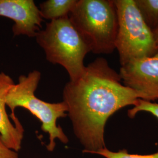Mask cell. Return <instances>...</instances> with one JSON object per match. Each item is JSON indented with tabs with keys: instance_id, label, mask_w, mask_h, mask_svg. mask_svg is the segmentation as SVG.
<instances>
[{
	"instance_id": "cell-14",
	"label": "cell",
	"mask_w": 158,
	"mask_h": 158,
	"mask_svg": "<svg viewBox=\"0 0 158 158\" xmlns=\"http://www.w3.org/2000/svg\"><path fill=\"white\" fill-rule=\"evenodd\" d=\"M153 33L154 38H155V42H156V44L158 51V28L155 29V30H153Z\"/></svg>"
},
{
	"instance_id": "cell-8",
	"label": "cell",
	"mask_w": 158,
	"mask_h": 158,
	"mask_svg": "<svg viewBox=\"0 0 158 158\" xmlns=\"http://www.w3.org/2000/svg\"><path fill=\"white\" fill-rule=\"evenodd\" d=\"M15 84L8 74L0 72V139L9 149L18 152L22 147L24 129L21 123H12L6 110V96Z\"/></svg>"
},
{
	"instance_id": "cell-5",
	"label": "cell",
	"mask_w": 158,
	"mask_h": 158,
	"mask_svg": "<svg viewBox=\"0 0 158 158\" xmlns=\"http://www.w3.org/2000/svg\"><path fill=\"white\" fill-rule=\"evenodd\" d=\"M114 2L118 22L115 45L121 66L156 55L158 51L153 31L143 18L135 0Z\"/></svg>"
},
{
	"instance_id": "cell-7",
	"label": "cell",
	"mask_w": 158,
	"mask_h": 158,
	"mask_svg": "<svg viewBox=\"0 0 158 158\" xmlns=\"http://www.w3.org/2000/svg\"><path fill=\"white\" fill-rule=\"evenodd\" d=\"M0 17L14 22V36L35 37L42 28L43 19L33 0H0Z\"/></svg>"
},
{
	"instance_id": "cell-6",
	"label": "cell",
	"mask_w": 158,
	"mask_h": 158,
	"mask_svg": "<svg viewBox=\"0 0 158 158\" xmlns=\"http://www.w3.org/2000/svg\"><path fill=\"white\" fill-rule=\"evenodd\" d=\"M119 74L124 85L139 94L141 100H158V52L121 66Z\"/></svg>"
},
{
	"instance_id": "cell-1",
	"label": "cell",
	"mask_w": 158,
	"mask_h": 158,
	"mask_svg": "<svg viewBox=\"0 0 158 158\" xmlns=\"http://www.w3.org/2000/svg\"><path fill=\"white\" fill-rule=\"evenodd\" d=\"M139 99L141 96L124 85L118 73L104 57L85 66L79 79L68 82L63 90V102L83 152L92 154L106 147L108 119L120 109L134 106Z\"/></svg>"
},
{
	"instance_id": "cell-11",
	"label": "cell",
	"mask_w": 158,
	"mask_h": 158,
	"mask_svg": "<svg viewBox=\"0 0 158 158\" xmlns=\"http://www.w3.org/2000/svg\"><path fill=\"white\" fill-rule=\"evenodd\" d=\"M92 154L98 155L105 158H158V152L149 155H138L129 153L126 149L114 152L106 147L94 152Z\"/></svg>"
},
{
	"instance_id": "cell-4",
	"label": "cell",
	"mask_w": 158,
	"mask_h": 158,
	"mask_svg": "<svg viewBox=\"0 0 158 158\" xmlns=\"http://www.w3.org/2000/svg\"><path fill=\"white\" fill-rule=\"evenodd\" d=\"M35 38L46 60L64 68L70 81H75L83 74L84 60L90 50L69 17L47 23Z\"/></svg>"
},
{
	"instance_id": "cell-10",
	"label": "cell",
	"mask_w": 158,
	"mask_h": 158,
	"mask_svg": "<svg viewBox=\"0 0 158 158\" xmlns=\"http://www.w3.org/2000/svg\"><path fill=\"white\" fill-rule=\"evenodd\" d=\"M136 6L152 31L158 28V0H135Z\"/></svg>"
},
{
	"instance_id": "cell-9",
	"label": "cell",
	"mask_w": 158,
	"mask_h": 158,
	"mask_svg": "<svg viewBox=\"0 0 158 158\" xmlns=\"http://www.w3.org/2000/svg\"><path fill=\"white\" fill-rule=\"evenodd\" d=\"M77 0H47L40 4V15L50 21L69 17Z\"/></svg>"
},
{
	"instance_id": "cell-12",
	"label": "cell",
	"mask_w": 158,
	"mask_h": 158,
	"mask_svg": "<svg viewBox=\"0 0 158 158\" xmlns=\"http://www.w3.org/2000/svg\"><path fill=\"white\" fill-rule=\"evenodd\" d=\"M140 112L150 113L158 119V103L139 99L134 107L128 110V116L132 118Z\"/></svg>"
},
{
	"instance_id": "cell-13",
	"label": "cell",
	"mask_w": 158,
	"mask_h": 158,
	"mask_svg": "<svg viewBox=\"0 0 158 158\" xmlns=\"http://www.w3.org/2000/svg\"><path fill=\"white\" fill-rule=\"evenodd\" d=\"M0 158H19L17 152L9 149L0 139Z\"/></svg>"
},
{
	"instance_id": "cell-3",
	"label": "cell",
	"mask_w": 158,
	"mask_h": 158,
	"mask_svg": "<svg viewBox=\"0 0 158 158\" xmlns=\"http://www.w3.org/2000/svg\"><path fill=\"white\" fill-rule=\"evenodd\" d=\"M69 18L90 52L112 53L118 22L114 0H77Z\"/></svg>"
},
{
	"instance_id": "cell-2",
	"label": "cell",
	"mask_w": 158,
	"mask_h": 158,
	"mask_svg": "<svg viewBox=\"0 0 158 158\" xmlns=\"http://www.w3.org/2000/svg\"><path fill=\"white\" fill-rule=\"evenodd\" d=\"M41 79V73L34 70L27 76L21 75L18 82L9 90L6 96V104L11 111L10 117L14 124L19 121L15 115V110L18 107L27 110L39 119L41 130L49 135V142L46 149L53 152L56 147V140L63 144L69 141L62 128L57 124L58 119L66 117L68 108L64 102L51 103L38 98L35 94Z\"/></svg>"
}]
</instances>
